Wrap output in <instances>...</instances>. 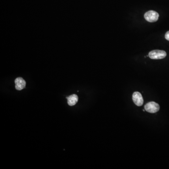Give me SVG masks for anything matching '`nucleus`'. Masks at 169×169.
Listing matches in <instances>:
<instances>
[{
  "label": "nucleus",
  "mask_w": 169,
  "mask_h": 169,
  "mask_svg": "<svg viewBox=\"0 0 169 169\" xmlns=\"http://www.w3.org/2000/svg\"><path fill=\"white\" fill-rule=\"evenodd\" d=\"M166 52L161 50H154L149 53V56L152 59H161L166 57Z\"/></svg>",
  "instance_id": "nucleus-1"
},
{
  "label": "nucleus",
  "mask_w": 169,
  "mask_h": 169,
  "mask_svg": "<svg viewBox=\"0 0 169 169\" xmlns=\"http://www.w3.org/2000/svg\"><path fill=\"white\" fill-rule=\"evenodd\" d=\"M144 108L146 111L147 112L155 113L159 111L160 109V106L159 104L156 102H151L147 103L145 106Z\"/></svg>",
  "instance_id": "nucleus-2"
},
{
  "label": "nucleus",
  "mask_w": 169,
  "mask_h": 169,
  "mask_svg": "<svg viewBox=\"0 0 169 169\" xmlns=\"http://www.w3.org/2000/svg\"><path fill=\"white\" fill-rule=\"evenodd\" d=\"M159 14L154 10H150L147 12L144 15V18L149 22H155L158 19Z\"/></svg>",
  "instance_id": "nucleus-3"
},
{
  "label": "nucleus",
  "mask_w": 169,
  "mask_h": 169,
  "mask_svg": "<svg viewBox=\"0 0 169 169\" xmlns=\"http://www.w3.org/2000/svg\"><path fill=\"white\" fill-rule=\"evenodd\" d=\"M133 100L135 105L138 106H141L143 104V99L142 95L140 92H134L133 95Z\"/></svg>",
  "instance_id": "nucleus-4"
},
{
  "label": "nucleus",
  "mask_w": 169,
  "mask_h": 169,
  "mask_svg": "<svg viewBox=\"0 0 169 169\" xmlns=\"http://www.w3.org/2000/svg\"><path fill=\"white\" fill-rule=\"evenodd\" d=\"M15 88L18 90H21L26 87V82L22 78L19 77L16 79Z\"/></svg>",
  "instance_id": "nucleus-5"
},
{
  "label": "nucleus",
  "mask_w": 169,
  "mask_h": 169,
  "mask_svg": "<svg viewBox=\"0 0 169 169\" xmlns=\"http://www.w3.org/2000/svg\"><path fill=\"white\" fill-rule=\"evenodd\" d=\"M68 105L72 106L75 105L78 102V97L76 95H72L66 97Z\"/></svg>",
  "instance_id": "nucleus-6"
},
{
  "label": "nucleus",
  "mask_w": 169,
  "mask_h": 169,
  "mask_svg": "<svg viewBox=\"0 0 169 169\" xmlns=\"http://www.w3.org/2000/svg\"><path fill=\"white\" fill-rule=\"evenodd\" d=\"M165 38L167 40H169V31H168V32L166 33V34H165Z\"/></svg>",
  "instance_id": "nucleus-7"
}]
</instances>
